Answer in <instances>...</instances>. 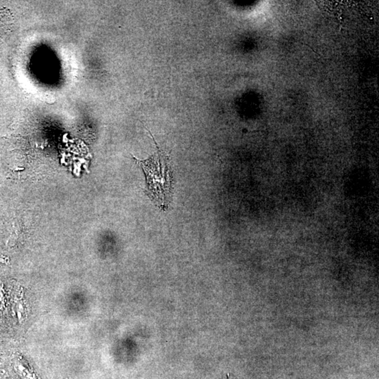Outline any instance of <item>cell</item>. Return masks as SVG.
I'll return each instance as SVG.
<instances>
[{
	"instance_id": "7a4b0ae2",
	"label": "cell",
	"mask_w": 379,
	"mask_h": 379,
	"mask_svg": "<svg viewBox=\"0 0 379 379\" xmlns=\"http://www.w3.org/2000/svg\"><path fill=\"white\" fill-rule=\"evenodd\" d=\"M3 304V296L1 295V291H0V306H2Z\"/></svg>"
},
{
	"instance_id": "6da1fadb",
	"label": "cell",
	"mask_w": 379,
	"mask_h": 379,
	"mask_svg": "<svg viewBox=\"0 0 379 379\" xmlns=\"http://www.w3.org/2000/svg\"><path fill=\"white\" fill-rule=\"evenodd\" d=\"M148 159L140 160L134 157L140 166L145 176V194L152 202L162 211H167L172 201L173 189V174L170 157L159 150Z\"/></svg>"
}]
</instances>
